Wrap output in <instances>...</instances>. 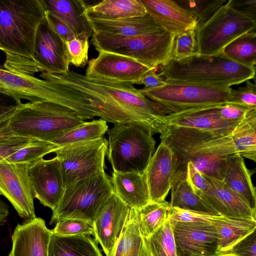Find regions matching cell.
Wrapping results in <instances>:
<instances>
[{
  "label": "cell",
  "mask_w": 256,
  "mask_h": 256,
  "mask_svg": "<svg viewBox=\"0 0 256 256\" xmlns=\"http://www.w3.org/2000/svg\"><path fill=\"white\" fill-rule=\"evenodd\" d=\"M42 79L60 83L84 94L97 116L114 124L136 123L149 128L152 134H161L167 126L170 112L136 89L130 82L89 79L72 70L54 74L42 72Z\"/></svg>",
  "instance_id": "cell-1"
},
{
  "label": "cell",
  "mask_w": 256,
  "mask_h": 256,
  "mask_svg": "<svg viewBox=\"0 0 256 256\" xmlns=\"http://www.w3.org/2000/svg\"><path fill=\"white\" fill-rule=\"evenodd\" d=\"M46 12L42 0H0L4 67L32 75L38 72L34 58L35 38Z\"/></svg>",
  "instance_id": "cell-2"
},
{
  "label": "cell",
  "mask_w": 256,
  "mask_h": 256,
  "mask_svg": "<svg viewBox=\"0 0 256 256\" xmlns=\"http://www.w3.org/2000/svg\"><path fill=\"white\" fill-rule=\"evenodd\" d=\"M158 75L165 81L230 87L255 78V68L236 63L222 51L212 55L196 54L180 60L171 58Z\"/></svg>",
  "instance_id": "cell-3"
},
{
  "label": "cell",
  "mask_w": 256,
  "mask_h": 256,
  "mask_svg": "<svg viewBox=\"0 0 256 256\" xmlns=\"http://www.w3.org/2000/svg\"><path fill=\"white\" fill-rule=\"evenodd\" d=\"M0 92L18 102H50L68 107L82 119L96 116L89 98L83 93L62 84L0 65Z\"/></svg>",
  "instance_id": "cell-4"
},
{
  "label": "cell",
  "mask_w": 256,
  "mask_h": 256,
  "mask_svg": "<svg viewBox=\"0 0 256 256\" xmlns=\"http://www.w3.org/2000/svg\"><path fill=\"white\" fill-rule=\"evenodd\" d=\"M85 122L75 111L50 102L22 103L10 118L12 136L49 142L54 136Z\"/></svg>",
  "instance_id": "cell-5"
},
{
  "label": "cell",
  "mask_w": 256,
  "mask_h": 256,
  "mask_svg": "<svg viewBox=\"0 0 256 256\" xmlns=\"http://www.w3.org/2000/svg\"><path fill=\"white\" fill-rule=\"evenodd\" d=\"M108 159L113 172L143 174L155 152L151 130L140 124H114L108 130Z\"/></svg>",
  "instance_id": "cell-6"
},
{
  "label": "cell",
  "mask_w": 256,
  "mask_h": 256,
  "mask_svg": "<svg viewBox=\"0 0 256 256\" xmlns=\"http://www.w3.org/2000/svg\"><path fill=\"white\" fill-rule=\"evenodd\" d=\"M96 50L132 58L150 68L164 66L172 58L175 34L163 30L150 34L123 36L93 32Z\"/></svg>",
  "instance_id": "cell-7"
},
{
  "label": "cell",
  "mask_w": 256,
  "mask_h": 256,
  "mask_svg": "<svg viewBox=\"0 0 256 256\" xmlns=\"http://www.w3.org/2000/svg\"><path fill=\"white\" fill-rule=\"evenodd\" d=\"M158 88L140 89L150 100L166 108L170 114L229 104L232 88L197 84L165 81Z\"/></svg>",
  "instance_id": "cell-8"
},
{
  "label": "cell",
  "mask_w": 256,
  "mask_h": 256,
  "mask_svg": "<svg viewBox=\"0 0 256 256\" xmlns=\"http://www.w3.org/2000/svg\"><path fill=\"white\" fill-rule=\"evenodd\" d=\"M114 192L110 179L104 171L76 182L65 188L60 202L52 210L50 224L66 218L92 222L100 208Z\"/></svg>",
  "instance_id": "cell-9"
},
{
  "label": "cell",
  "mask_w": 256,
  "mask_h": 256,
  "mask_svg": "<svg viewBox=\"0 0 256 256\" xmlns=\"http://www.w3.org/2000/svg\"><path fill=\"white\" fill-rule=\"evenodd\" d=\"M160 138L174 150L178 164L197 156L238 153L232 132L220 134L193 128L167 126Z\"/></svg>",
  "instance_id": "cell-10"
},
{
  "label": "cell",
  "mask_w": 256,
  "mask_h": 256,
  "mask_svg": "<svg viewBox=\"0 0 256 256\" xmlns=\"http://www.w3.org/2000/svg\"><path fill=\"white\" fill-rule=\"evenodd\" d=\"M256 28V22L236 12L226 2L207 22L196 27L198 54H217L236 38Z\"/></svg>",
  "instance_id": "cell-11"
},
{
  "label": "cell",
  "mask_w": 256,
  "mask_h": 256,
  "mask_svg": "<svg viewBox=\"0 0 256 256\" xmlns=\"http://www.w3.org/2000/svg\"><path fill=\"white\" fill-rule=\"evenodd\" d=\"M108 140L91 141L58 147L54 152L60 162L65 188L76 182L104 171Z\"/></svg>",
  "instance_id": "cell-12"
},
{
  "label": "cell",
  "mask_w": 256,
  "mask_h": 256,
  "mask_svg": "<svg viewBox=\"0 0 256 256\" xmlns=\"http://www.w3.org/2000/svg\"><path fill=\"white\" fill-rule=\"evenodd\" d=\"M30 164L0 161V195L6 198L25 220L36 217L28 176Z\"/></svg>",
  "instance_id": "cell-13"
},
{
  "label": "cell",
  "mask_w": 256,
  "mask_h": 256,
  "mask_svg": "<svg viewBox=\"0 0 256 256\" xmlns=\"http://www.w3.org/2000/svg\"><path fill=\"white\" fill-rule=\"evenodd\" d=\"M150 70L128 56L100 52L96 58L88 61L85 76L92 80L134 84Z\"/></svg>",
  "instance_id": "cell-14"
},
{
  "label": "cell",
  "mask_w": 256,
  "mask_h": 256,
  "mask_svg": "<svg viewBox=\"0 0 256 256\" xmlns=\"http://www.w3.org/2000/svg\"><path fill=\"white\" fill-rule=\"evenodd\" d=\"M34 58L38 72L59 74L69 70L66 42L52 28L46 16L37 30Z\"/></svg>",
  "instance_id": "cell-15"
},
{
  "label": "cell",
  "mask_w": 256,
  "mask_h": 256,
  "mask_svg": "<svg viewBox=\"0 0 256 256\" xmlns=\"http://www.w3.org/2000/svg\"><path fill=\"white\" fill-rule=\"evenodd\" d=\"M171 220L177 256H218V232L213 224Z\"/></svg>",
  "instance_id": "cell-16"
},
{
  "label": "cell",
  "mask_w": 256,
  "mask_h": 256,
  "mask_svg": "<svg viewBox=\"0 0 256 256\" xmlns=\"http://www.w3.org/2000/svg\"><path fill=\"white\" fill-rule=\"evenodd\" d=\"M28 173L34 198L44 206L54 210L65 190L59 158L56 156L49 160L42 158L30 164Z\"/></svg>",
  "instance_id": "cell-17"
},
{
  "label": "cell",
  "mask_w": 256,
  "mask_h": 256,
  "mask_svg": "<svg viewBox=\"0 0 256 256\" xmlns=\"http://www.w3.org/2000/svg\"><path fill=\"white\" fill-rule=\"evenodd\" d=\"M130 208L114 192L98 212L92 222L93 236L106 256L119 238Z\"/></svg>",
  "instance_id": "cell-18"
},
{
  "label": "cell",
  "mask_w": 256,
  "mask_h": 256,
  "mask_svg": "<svg viewBox=\"0 0 256 256\" xmlns=\"http://www.w3.org/2000/svg\"><path fill=\"white\" fill-rule=\"evenodd\" d=\"M178 163L174 150L162 140L144 172L150 202L165 200L171 189Z\"/></svg>",
  "instance_id": "cell-19"
},
{
  "label": "cell",
  "mask_w": 256,
  "mask_h": 256,
  "mask_svg": "<svg viewBox=\"0 0 256 256\" xmlns=\"http://www.w3.org/2000/svg\"><path fill=\"white\" fill-rule=\"evenodd\" d=\"M203 175L210 183L209 188L204 192H194L217 213L228 217L256 219V210L222 180Z\"/></svg>",
  "instance_id": "cell-20"
},
{
  "label": "cell",
  "mask_w": 256,
  "mask_h": 256,
  "mask_svg": "<svg viewBox=\"0 0 256 256\" xmlns=\"http://www.w3.org/2000/svg\"><path fill=\"white\" fill-rule=\"evenodd\" d=\"M220 106L192 109L166 115L167 126L193 128L220 134H231L244 118L238 121L224 119L220 113Z\"/></svg>",
  "instance_id": "cell-21"
},
{
  "label": "cell",
  "mask_w": 256,
  "mask_h": 256,
  "mask_svg": "<svg viewBox=\"0 0 256 256\" xmlns=\"http://www.w3.org/2000/svg\"><path fill=\"white\" fill-rule=\"evenodd\" d=\"M52 232L41 218L18 224L12 236V248L8 256H48Z\"/></svg>",
  "instance_id": "cell-22"
},
{
  "label": "cell",
  "mask_w": 256,
  "mask_h": 256,
  "mask_svg": "<svg viewBox=\"0 0 256 256\" xmlns=\"http://www.w3.org/2000/svg\"><path fill=\"white\" fill-rule=\"evenodd\" d=\"M148 14L166 30L175 36L196 29L198 22L194 15L175 0H140Z\"/></svg>",
  "instance_id": "cell-23"
},
{
  "label": "cell",
  "mask_w": 256,
  "mask_h": 256,
  "mask_svg": "<svg viewBox=\"0 0 256 256\" xmlns=\"http://www.w3.org/2000/svg\"><path fill=\"white\" fill-rule=\"evenodd\" d=\"M46 10L62 20L76 37L89 38L93 30L86 14V6L82 0H42Z\"/></svg>",
  "instance_id": "cell-24"
},
{
  "label": "cell",
  "mask_w": 256,
  "mask_h": 256,
  "mask_svg": "<svg viewBox=\"0 0 256 256\" xmlns=\"http://www.w3.org/2000/svg\"><path fill=\"white\" fill-rule=\"evenodd\" d=\"M88 20L94 33L130 37L166 30L148 13L142 16L116 20Z\"/></svg>",
  "instance_id": "cell-25"
},
{
  "label": "cell",
  "mask_w": 256,
  "mask_h": 256,
  "mask_svg": "<svg viewBox=\"0 0 256 256\" xmlns=\"http://www.w3.org/2000/svg\"><path fill=\"white\" fill-rule=\"evenodd\" d=\"M110 179L114 193L130 208L140 209L150 202L144 173L113 172Z\"/></svg>",
  "instance_id": "cell-26"
},
{
  "label": "cell",
  "mask_w": 256,
  "mask_h": 256,
  "mask_svg": "<svg viewBox=\"0 0 256 256\" xmlns=\"http://www.w3.org/2000/svg\"><path fill=\"white\" fill-rule=\"evenodd\" d=\"M252 172L246 168L244 158L238 153L230 154L222 170V180L240 196L252 209L256 210V188L251 176Z\"/></svg>",
  "instance_id": "cell-27"
},
{
  "label": "cell",
  "mask_w": 256,
  "mask_h": 256,
  "mask_svg": "<svg viewBox=\"0 0 256 256\" xmlns=\"http://www.w3.org/2000/svg\"><path fill=\"white\" fill-rule=\"evenodd\" d=\"M218 232L216 254L230 253L244 238L256 230V219L222 216L213 223Z\"/></svg>",
  "instance_id": "cell-28"
},
{
  "label": "cell",
  "mask_w": 256,
  "mask_h": 256,
  "mask_svg": "<svg viewBox=\"0 0 256 256\" xmlns=\"http://www.w3.org/2000/svg\"><path fill=\"white\" fill-rule=\"evenodd\" d=\"M106 256H150L140 229L136 209L130 208L124 228Z\"/></svg>",
  "instance_id": "cell-29"
},
{
  "label": "cell",
  "mask_w": 256,
  "mask_h": 256,
  "mask_svg": "<svg viewBox=\"0 0 256 256\" xmlns=\"http://www.w3.org/2000/svg\"><path fill=\"white\" fill-rule=\"evenodd\" d=\"M48 256H103L96 240L90 236H62L52 232Z\"/></svg>",
  "instance_id": "cell-30"
},
{
  "label": "cell",
  "mask_w": 256,
  "mask_h": 256,
  "mask_svg": "<svg viewBox=\"0 0 256 256\" xmlns=\"http://www.w3.org/2000/svg\"><path fill=\"white\" fill-rule=\"evenodd\" d=\"M170 190V208L218 214L194 192L187 178L186 164L178 163Z\"/></svg>",
  "instance_id": "cell-31"
},
{
  "label": "cell",
  "mask_w": 256,
  "mask_h": 256,
  "mask_svg": "<svg viewBox=\"0 0 256 256\" xmlns=\"http://www.w3.org/2000/svg\"><path fill=\"white\" fill-rule=\"evenodd\" d=\"M147 14L140 0H104L88 6V20H116L142 16Z\"/></svg>",
  "instance_id": "cell-32"
},
{
  "label": "cell",
  "mask_w": 256,
  "mask_h": 256,
  "mask_svg": "<svg viewBox=\"0 0 256 256\" xmlns=\"http://www.w3.org/2000/svg\"><path fill=\"white\" fill-rule=\"evenodd\" d=\"M107 122L102 118L85 122L84 124L62 132L50 142L58 147L100 138L108 130Z\"/></svg>",
  "instance_id": "cell-33"
},
{
  "label": "cell",
  "mask_w": 256,
  "mask_h": 256,
  "mask_svg": "<svg viewBox=\"0 0 256 256\" xmlns=\"http://www.w3.org/2000/svg\"><path fill=\"white\" fill-rule=\"evenodd\" d=\"M235 148L242 157L256 162V110H250L232 132Z\"/></svg>",
  "instance_id": "cell-34"
},
{
  "label": "cell",
  "mask_w": 256,
  "mask_h": 256,
  "mask_svg": "<svg viewBox=\"0 0 256 256\" xmlns=\"http://www.w3.org/2000/svg\"><path fill=\"white\" fill-rule=\"evenodd\" d=\"M232 61L246 67L255 68L256 63V30L236 38L222 50Z\"/></svg>",
  "instance_id": "cell-35"
},
{
  "label": "cell",
  "mask_w": 256,
  "mask_h": 256,
  "mask_svg": "<svg viewBox=\"0 0 256 256\" xmlns=\"http://www.w3.org/2000/svg\"><path fill=\"white\" fill-rule=\"evenodd\" d=\"M170 210V202H150L137 210L142 234L147 238L154 233L166 221Z\"/></svg>",
  "instance_id": "cell-36"
},
{
  "label": "cell",
  "mask_w": 256,
  "mask_h": 256,
  "mask_svg": "<svg viewBox=\"0 0 256 256\" xmlns=\"http://www.w3.org/2000/svg\"><path fill=\"white\" fill-rule=\"evenodd\" d=\"M145 240L150 256H177L172 224L169 215L164 224Z\"/></svg>",
  "instance_id": "cell-37"
},
{
  "label": "cell",
  "mask_w": 256,
  "mask_h": 256,
  "mask_svg": "<svg viewBox=\"0 0 256 256\" xmlns=\"http://www.w3.org/2000/svg\"><path fill=\"white\" fill-rule=\"evenodd\" d=\"M58 148L50 142L34 140L1 161L32 164L42 158L44 156L54 152Z\"/></svg>",
  "instance_id": "cell-38"
},
{
  "label": "cell",
  "mask_w": 256,
  "mask_h": 256,
  "mask_svg": "<svg viewBox=\"0 0 256 256\" xmlns=\"http://www.w3.org/2000/svg\"><path fill=\"white\" fill-rule=\"evenodd\" d=\"M183 8L192 13L200 26L207 22L224 4L226 0H176Z\"/></svg>",
  "instance_id": "cell-39"
},
{
  "label": "cell",
  "mask_w": 256,
  "mask_h": 256,
  "mask_svg": "<svg viewBox=\"0 0 256 256\" xmlns=\"http://www.w3.org/2000/svg\"><path fill=\"white\" fill-rule=\"evenodd\" d=\"M230 155L200 156L192 158L186 162H190L202 174L222 180V170Z\"/></svg>",
  "instance_id": "cell-40"
},
{
  "label": "cell",
  "mask_w": 256,
  "mask_h": 256,
  "mask_svg": "<svg viewBox=\"0 0 256 256\" xmlns=\"http://www.w3.org/2000/svg\"><path fill=\"white\" fill-rule=\"evenodd\" d=\"M52 232L62 236L93 235L94 227L92 222L88 220L66 218L56 222Z\"/></svg>",
  "instance_id": "cell-41"
},
{
  "label": "cell",
  "mask_w": 256,
  "mask_h": 256,
  "mask_svg": "<svg viewBox=\"0 0 256 256\" xmlns=\"http://www.w3.org/2000/svg\"><path fill=\"white\" fill-rule=\"evenodd\" d=\"M198 54L196 29L176 36L172 58L178 60Z\"/></svg>",
  "instance_id": "cell-42"
},
{
  "label": "cell",
  "mask_w": 256,
  "mask_h": 256,
  "mask_svg": "<svg viewBox=\"0 0 256 256\" xmlns=\"http://www.w3.org/2000/svg\"><path fill=\"white\" fill-rule=\"evenodd\" d=\"M169 216L174 222H195L212 224L222 215L218 214L186 210L177 208H170Z\"/></svg>",
  "instance_id": "cell-43"
},
{
  "label": "cell",
  "mask_w": 256,
  "mask_h": 256,
  "mask_svg": "<svg viewBox=\"0 0 256 256\" xmlns=\"http://www.w3.org/2000/svg\"><path fill=\"white\" fill-rule=\"evenodd\" d=\"M229 104L249 110H256V86L250 80L244 86L232 90Z\"/></svg>",
  "instance_id": "cell-44"
},
{
  "label": "cell",
  "mask_w": 256,
  "mask_h": 256,
  "mask_svg": "<svg viewBox=\"0 0 256 256\" xmlns=\"http://www.w3.org/2000/svg\"><path fill=\"white\" fill-rule=\"evenodd\" d=\"M66 44L70 64L76 67H84L88 62V38L76 37L66 42Z\"/></svg>",
  "instance_id": "cell-45"
},
{
  "label": "cell",
  "mask_w": 256,
  "mask_h": 256,
  "mask_svg": "<svg viewBox=\"0 0 256 256\" xmlns=\"http://www.w3.org/2000/svg\"><path fill=\"white\" fill-rule=\"evenodd\" d=\"M33 138L11 136L0 141V161L24 147Z\"/></svg>",
  "instance_id": "cell-46"
},
{
  "label": "cell",
  "mask_w": 256,
  "mask_h": 256,
  "mask_svg": "<svg viewBox=\"0 0 256 256\" xmlns=\"http://www.w3.org/2000/svg\"><path fill=\"white\" fill-rule=\"evenodd\" d=\"M230 253L238 256H256V230L235 245Z\"/></svg>",
  "instance_id": "cell-47"
},
{
  "label": "cell",
  "mask_w": 256,
  "mask_h": 256,
  "mask_svg": "<svg viewBox=\"0 0 256 256\" xmlns=\"http://www.w3.org/2000/svg\"><path fill=\"white\" fill-rule=\"evenodd\" d=\"M22 102L0 92V122L8 120Z\"/></svg>",
  "instance_id": "cell-48"
},
{
  "label": "cell",
  "mask_w": 256,
  "mask_h": 256,
  "mask_svg": "<svg viewBox=\"0 0 256 256\" xmlns=\"http://www.w3.org/2000/svg\"><path fill=\"white\" fill-rule=\"evenodd\" d=\"M227 4L236 12L256 22V0H229Z\"/></svg>",
  "instance_id": "cell-49"
},
{
  "label": "cell",
  "mask_w": 256,
  "mask_h": 256,
  "mask_svg": "<svg viewBox=\"0 0 256 256\" xmlns=\"http://www.w3.org/2000/svg\"><path fill=\"white\" fill-rule=\"evenodd\" d=\"M46 16L52 28L66 42L76 37L67 25L54 15L46 11Z\"/></svg>",
  "instance_id": "cell-50"
},
{
  "label": "cell",
  "mask_w": 256,
  "mask_h": 256,
  "mask_svg": "<svg viewBox=\"0 0 256 256\" xmlns=\"http://www.w3.org/2000/svg\"><path fill=\"white\" fill-rule=\"evenodd\" d=\"M252 110L226 104L220 107V113L222 118L228 120H242L248 112Z\"/></svg>",
  "instance_id": "cell-51"
},
{
  "label": "cell",
  "mask_w": 256,
  "mask_h": 256,
  "mask_svg": "<svg viewBox=\"0 0 256 256\" xmlns=\"http://www.w3.org/2000/svg\"><path fill=\"white\" fill-rule=\"evenodd\" d=\"M157 68H152L146 72L134 84H142L145 88H154L166 84L165 80L156 74Z\"/></svg>",
  "instance_id": "cell-52"
},
{
  "label": "cell",
  "mask_w": 256,
  "mask_h": 256,
  "mask_svg": "<svg viewBox=\"0 0 256 256\" xmlns=\"http://www.w3.org/2000/svg\"><path fill=\"white\" fill-rule=\"evenodd\" d=\"M9 214V208L7 204L0 198V226L6 220Z\"/></svg>",
  "instance_id": "cell-53"
},
{
  "label": "cell",
  "mask_w": 256,
  "mask_h": 256,
  "mask_svg": "<svg viewBox=\"0 0 256 256\" xmlns=\"http://www.w3.org/2000/svg\"><path fill=\"white\" fill-rule=\"evenodd\" d=\"M9 120L0 122V141L8 137L12 136L8 128Z\"/></svg>",
  "instance_id": "cell-54"
},
{
  "label": "cell",
  "mask_w": 256,
  "mask_h": 256,
  "mask_svg": "<svg viewBox=\"0 0 256 256\" xmlns=\"http://www.w3.org/2000/svg\"><path fill=\"white\" fill-rule=\"evenodd\" d=\"M238 256L234 254H232V253H228V254H222V255H220V256Z\"/></svg>",
  "instance_id": "cell-55"
},
{
  "label": "cell",
  "mask_w": 256,
  "mask_h": 256,
  "mask_svg": "<svg viewBox=\"0 0 256 256\" xmlns=\"http://www.w3.org/2000/svg\"></svg>",
  "instance_id": "cell-56"
}]
</instances>
